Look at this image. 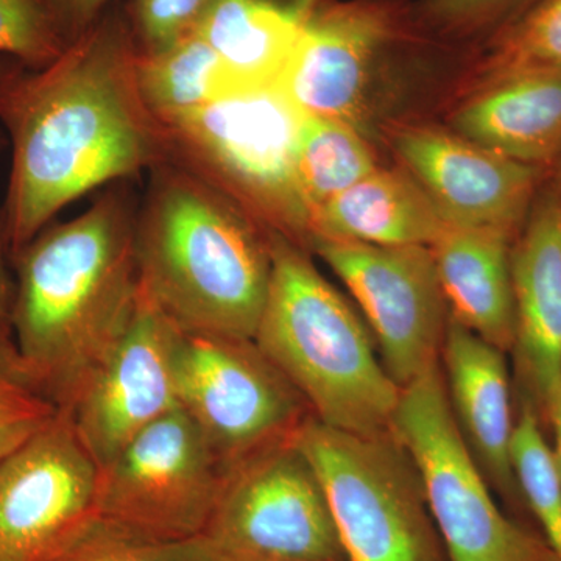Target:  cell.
Masks as SVG:
<instances>
[{
  "mask_svg": "<svg viewBox=\"0 0 561 561\" xmlns=\"http://www.w3.org/2000/svg\"><path fill=\"white\" fill-rule=\"evenodd\" d=\"M138 46L119 0L43 69L0 55V127L11 169L0 231L16 256L88 192L168 160L136 81Z\"/></svg>",
  "mask_w": 561,
  "mask_h": 561,
  "instance_id": "6da1fadb",
  "label": "cell"
},
{
  "mask_svg": "<svg viewBox=\"0 0 561 561\" xmlns=\"http://www.w3.org/2000/svg\"><path fill=\"white\" fill-rule=\"evenodd\" d=\"M135 180L44 228L11 257V331L25 386L70 412L130 323L139 295Z\"/></svg>",
  "mask_w": 561,
  "mask_h": 561,
  "instance_id": "7a4b0ae2",
  "label": "cell"
},
{
  "mask_svg": "<svg viewBox=\"0 0 561 561\" xmlns=\"http://www.w3.org/2000/svg\"><path fill=\"white\" fill-rule=\"evenodd\" d=\"M136 261L140 287L181 331L253 341L271 286L268 232L175 162L149 172Z\"/></svg>",
  "mask_w": 561,
  "mask_h": 561,
  "instance_id": "3957f363",
  "label": "cell"
},
{
  "mask_svg": "<svg viewBox=\"0 0 561 561\" xmlns=\"http://www.w3.org/2000/svg\"><path fill=\"white\" fill-rule=\"evenodd\" d=\"M272 276L254 343L327 426L360 435L390 432L401 389L367 328L323 278L305 247L276 232Z\"/></svg>",
  "mask_w": 561,
  "mask_h": 561,
  "instance_id": "277c9868",
  "label": "cell"
},
{
  "mask_svg": "<svg viewBox=\"0 0 561 561\" xmlns=\"http://www.w3.org/2000/svg\"><path fill=\"white\" fill-rule=\"evenodd\" d=\"M302 117L275 83L230 92L160 124L168 161L219 191L265 231L308 250L309 209L295 168Z\"/></svg>",
  "mask_w": 561,
  "mask_h": 561,
  "instance_id": "5b68a950",
  "label": "cell"
},
{
  "mask_svg": "<svg viewBox=\"0 0 561 561\" xmlns=\"http://www.w3.org/2000/svg\"><path fill=\"white\" fill-rule=\"evenodd\" d=\"M294 440L323 486L346 561H448L415 467L391 432L353 434L309 415Z\"/></svg>",
  "mask_w": 561,
  "mask_h": 561,
  "instance_id": "8992f818",
  "label": "cell"
},
{
  "mask_svg": "<svg viewBox=\"0 0 561 561\" xmlns=\"http://www.w3.org/2000/svg\"><path fill=\"white\" fill-rule=\"evenodd\" d=\"M391 434L419 474L448 561H557L504 515L461 434L438 364L401 389Z\"/></svg>",
  "mask_w": 561,
  "mask_h": 561,
  "instance_id": "52a82bcc",
  "label": "cell"
},
{
  "mask_svg": "<svg viewBox=\"0 0 561 561\" xmlns=\"http://www.w3.org/2000/svg\"><path fill=\"white\" fill-rule=\"evenodd\" d=\"M294 435L228 471L197 538L210 560L346 561L327 494Z\"/></svg>",
  "mask_w": 561,
  "mask_h": 561,
  "instance_id": "ba28073f",
  "label": "cell"
},
{
  "mask_svg": "<svg viewBox=\"0 0 561 561\" xmlns=\"http://www.w3.org/2000/svg\"><path fill=\"white\" fill-rule=\"evenodd\" d=\"M423 39L404 0H332L306 25L276 84L302 116L362 131L378 84Z\"/></svg>",
  "mask_w": 561,
  "mask_h": 561,
  "instance_id": "9c48e42d",
  "label": "cell"
},
{
  "mask_svg": "<svg viewBox=\"0 0 561 561\" xmlns=\"http://www.w3.org/2000/svg\"><path fill=\"white\" fill-rule=\"evenodd\" d=\"M176 393L230 471L287 440L312 415L301 394L249 339L180 331Z\"/></svg>",
  "mask_w": 561,
  "mask_h": 561,
  "instance_id": "30bf717a",
  "label": "cell"
},
{
  "mask_svg": "<svg viewBox=\"0 0 561 561\" xmlns=\"http://www.w3.org/2000/svg\"><path fill=\"white\" fill-rule=\"evenodd\" d=\"M227 474L197 424L179 408L101 468L98 515L160 540H194L205 530Z\"/></svg>",
  "mask_w": 561,
  "mask_h": 561,
  "instance_id": "8fae6325",
  "label": "cell"
},
{
  "mask_svg": "<svg viewBox=\"0 0 561 561\" xmlns=\"http://www.w3.org/2000/svg\"><path fill=\"white\" fill-rule=\"evenodd\" d=\"M308 250L359 302L383 367L400 389L437 365L449 313L431 247L313 238Z\"/></svg>",
  "mask_w": 561,
  "mask_h": 561,
  "instance_id": "7c38bea8",
  "label": "cell"
},
{
  "mask_svg": "<svg viewBox=\"0 0 561 561\" xmlns=\"http://www.w3.org/2000/svg\"><path fill=\"white\" fill-rule=\"evenodd\" d=\"M101 468L69 412L0 461V561H47L98 515Z\"/></svg>",
  "mask_w": 561,
  "mask_h": 561,
  "instance_id": "4fadbf2b",
  "label": "cell"
},
{
  "mask_svg": "<svg viewBox=\"0 0 561 561\" xmlns=\"http://www.w3.org/2000/svg\"><path fill=\"white\" fill-rule=\"evenodd\" d=\"M180 331L139 284L127 330L69 412L99 468L139 432L180 408L175 378Z\"/></svg>",
  "mask_w": 561,
  "mask_h": 561,
  "instance_id": "5bb4252c",
  "label": "cell"
},
{
  "mask_svg": "<svg viewBox=\"0 0 561 561\" xmlns=\"http://www.w3.org/2000/svg\"><path fill=\"white\" fill-rule=\"evenodd\" d=\"M390 144L449 227L518 231L545 172L427 125L394 127Z\"/></svg>",
  "mask_w": 561,
  "mask_h": 561,
  "instance_id": "9a60e30c",
  "label": "cell"
},
{
  "mask_svg": "<svg viewBox=\"0 0 561 561\" xmlns=\"http://www.w3.org/2000/svg\"><path fill=\"white\" fill-rule=\"evenodd\" d=\"M451 114L457 135L542 171L561 154V68L505 70L471 79Z\"/></svg>",
  "mask_w": 561,
  "mask_h": 561,
  "instance_id": "2e32d148",
  "label": "cell"
},
{
  "mask_svg": "<svg viewBox=\"0 0 561 561\" xmlns=\"http://www.w3.org/2000/svg\"><path fill=\"white\" fill-rule=\"evenodd\" d=\"M516 341L524 378L546 411L561 389V202L548 192L512 250Z\"/></svg>",
  "mask_w": 561,
  "mask_h": 561,
  "instance_id": "e0dca14e",
  "label": "cell"
},
{
  "mask_svg": "<svg viewBox=\"0 0 561 561\" xmlns=\"http://www.w3.org/2000/svg\"><path fill=\"white\" fill-rule=\"evenodd\" d=\"M449 404L482 471L504 493L515 490L511 382L504 353L449 313L443 339Z\"/></svg>",
  "mask_w": 561,
  "mask_h": 561,
  "instance_id": "ac0fdd59",
  "label": "cell"
},
{
  "mask_svg": "<svg viewBox=\"0 0 561 561\" xmlns=\"http://www.w3.org/2000/svg\"><path fill=\"white\" fill-rule=\"evenodd\" d=\"M505 228L448 227L431 247L454 319L491 345L515 348L512 239Z\"/></svg>",
  "mask_w": 561,
  "mask_h": 561,
  "instance_id": "d6986e66",
  "label": "cell"
},
{
  "mask_svg": "<svg viewBox=\"0 0 561 561\" xmlns=\"http://www.w3.org/2000/svg\"><path fill=\"white\" fill-rule=\"evenodd\" d=\"M449 225L405 171L376 168L309 219L313 238L368 245L432 247Z\"/></svg>",
  "mask_w": 561,
  "mask_h": 561,
  "instance_id": "ffe728a7",
  "label": "cell"
},
{
  "mask_svg": "<svg viewBox=\"0 0 561 561\" xmlns=\"http://www.w3.org/2000/svg\"><path fill=\"white\" fill-rule=\"evenodd\" d=\"M332 0H213L198 33L232 92L271 87L309 21Z\"/></svg>",
  "mask_w": 561,
  "mask_h": 561,
  "instance_id": "44dd1931",
  "label": "cell"
},
{
  "mask_svg": "<svg viewBox=\"0 0 561 561\" xmlns=\"http://www.w3.org/2000/svg\"><path fill=\"white\" fill-rule=\"evenodd\" d=\"M140 98L158 122L183 116L232 92L219 55L201 33L158 54H138Z\"/></svg>",
  "mask_w": 561,
  "mask_h": 561,
  "instance_id": "7402d4cb",
  "label": "cell"
},
{
  "mask_svg": "<svg viewBox=\"0 0 561 561\" xmlns=\"http://www.w3.org/2000/svg\"><path fill=\"white\" fill-rule=\"evenodd\" d=\"M295 168L311 219L313 210L370 175L378 162L359 128L331 117L305 116Z\"/></svg>",
  "mask_w": 561,
  "mask_h": 561,
  "instance_id": "603a6c76",
  "label": "cell"
},
{
  "mask_svg": "<svg viewBox=\"0 0 561 561\" xmlns=\"http://www.w3.org/2000/svg\"><path fill=\"white\" fill-rule=\"evenodd\" d=\"M511 459L516 485L540 524L546 545L561 561V476L530 402H524L516 420Z\"/></svg>",
  "mask_w": 561,
  "mask_h": 561,
  "instance_id": "cb8c5ba5",
  "label": "cell"
},
{
  "mask_svg": "<svg viewBox=\"0 0 561 561\" xmlns=\"http://www.w3.org/2000/svg\"><path fill=\"white\" fill-rule=\"evenodd\" d=\"M47 561H213L194 538L169 541L149 537L94 515Z\"/></svg>",
  "mask_w": 561,
  "mask_h": 561,
  "instance_id": "d4e9b609",
  "label": "cell"
},
{
  "mask_svg": "<svg viewBox=\"0 0 561 561\" xmlns=\"http://www.w3.org/2000/svg\"><path fill=\"white\" fill-rule=\"evenodd\" d=\"M526 68H561V0H540L483 44L471 79Z\"/></svg>",
  "mask_w": 561,
  "mask_h": 561,
  "instance_id": "484cf974",
  "label": "cell"
},
{
  "mask_svg": "<svg viewBox=\"0 0 561 561\" xmlns=\"http://www.w3.org/2000/svg\"><path fill=\"white\" fill-rule=\"evenodd\" d=\"M540 0H420L413 3L416 28L443 46L486 44Z\"/></svg>",
  "mask_w": 561,
  "mask_h": 561,
  "instance_id": "4316f807",
  "label": "cell"
},
{
  "mask_svg": "<svg viewBox=\"0 0 561 561\" xmlns=\"http://www.w3.org/2000/svg\"><path fill=\"white\" fill-rule=\"evenodd\" d=\"M66 47L44 0H0V55L43 69Z\"/></svg>",
  "mask_w": 561,
  "mask_h": 561,
  "instance_id": "83f0119b",
  "label": "cell"
},
{
  "mask_svg": "<svg viewBox=\"0 0 561 561\" xmlns=\"http://www.w3.org/2000/svg\"><path fill=\"white\" fill-rule=\"evenodd\" d=\"M213 0H128L125 14L140 54H158L201 28Z\"/></svg>",
  "mask_w": 561,
  "mask_h": 561,
  "instance_id": "f1b7e54d",
  "label": "cell"
},
{
  "mask_svg": "<svg viewBox=\"0 0 561 561\" xmlns=\"http://www.w3.org/2000/svg\"><path fill=\"white\" fill-rule=\"evenodd\" d=\"M57 412L31 387L0 371V461L43 430Z\"/></svg>",
  "mask_w": 561,
  "mask_h": 561,
  "instance_id": "f546056e",
  "label": "cell"
},
{
  "mask_svg": "<svg viewBox=\"0 0 561 561\" xmlns=\"http://www.w3.org/2000/svg\"><path fill=\"white\" fill-rule=\"evenodd\" d=\"M66 46L80 38L114 0H44Z\"/></svg>",
  "mask_w": 561,
  "mask_h": 561,
  "instance_id": "4dcf8cb0",
  "label": "cell"
},
{
  "mask_svg": "<svg viewBox=\"0 0 561 561\" xmlns=\"http://www.w3.org/2000/svg\"><path fill=\"white\" fill-rule=\"evenodd\" d=\"M3 146L2 127H0V149ZM2 231H0V371L20 379L16 353H14L13 331H11V308H13L14 284L11 283L5 268ZM22 382V381H21Z\"/></svg>",
  "mask_w": 561,
  "mask_h": 561,
  "instance_id": "1f68e13d",
  "label": "cell"
},
{
  "mask_svg": "<svg viewBox=\"0 0 561 561\" xmlns=\"http://www.w3.org/2000/svg\"><path fill=\"white\" fill-rule=\"evenodd\" d=\"M545 412L552 426L553 446H551V448L561 476V389L559 393L553 397L551 404L546 408Z\"/></svg>",
  "mask_w": 561,
  "mask_h": 561,
  "instance_id": "d6a6232c",
  "label": "cell"
},
{
  "mask_svg": "<svg viewBox=\"0 0 561 561\" xmlns=\"http://www.w3.org/2000/svg\"><path fill=\"white\" fill-rule=\"evenodd\" d=\"M551 194L553 197L557 198V201L561 202V154L559 157V160L556 161V169H553V180H552V187H551Z\"/></svg>",
  "mask_w": 561,
  "mask_h": 561,
  "instance_id": "836d02e7",
  "label": "cell"
}]
</instances>
